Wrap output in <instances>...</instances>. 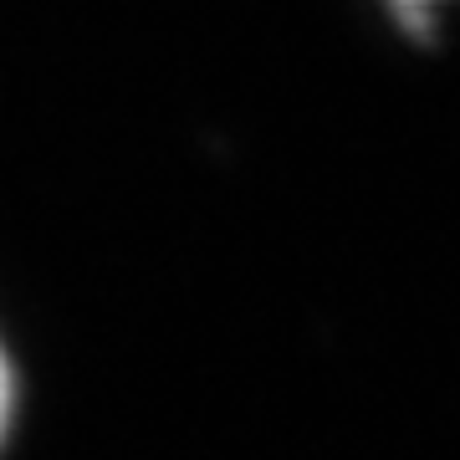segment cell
<instances>
[{
    "label": "cell",
    "instance_id": "6da1fadb",
    "mask_svg": "<svg viewBox=\"0 0 460 460\" xmlns=\"http://www.w3.org/2000/svg\"><path fill=\"white\" fill-rule=\"evenodd\" d=\"M11 394H16V384H11V363H5V353H0V435H5V425H11Z\"/></svg>",
    "mask_w": 460,
    "mask_h": 460
},
{
    "label": "cell",
    "instance_id": "7a4b0ae2",
    "mask_svg": "<svg viewBox=\"0 0 460 460\" xmlns=\"http://www.w3.org/2000/svg\"><path fill=\"white\" fill-rule=\"evenodd\" d=\"M414 5H425V0H414Z\"/></svg>",
    "mask_w": 460,
    "mask_h": 460
}]
</instances>
